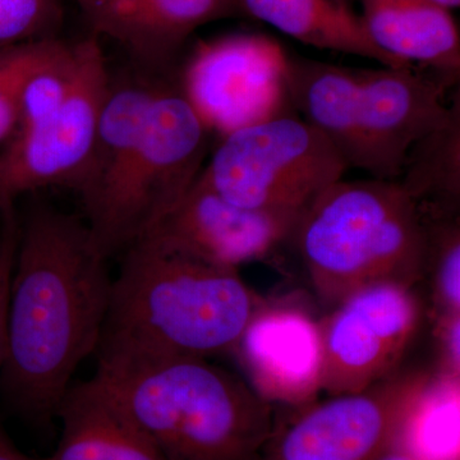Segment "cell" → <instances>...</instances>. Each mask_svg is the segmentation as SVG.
<instances>
[{"label":"cell","mask_w":460,"mask_h":460,"mask_svg":"<svg viewBox=\"0 0 460 460\" xmlns=\"http://www.w3.org/2000/svg\"><path fill=\"white\" fill-rule=\"evenodd\" d=\"M296 222L289 215L232 204L199 175L183 199L140 239L239 270L270 256L289 239Z\"/></svg>","instance_id":"obj_13"},{"label":"cell","mask_w":460,"mask_h":460,"mask_svg":"<svg viewBox=\"0 0 460 460\" xmlns=\"http://www.w3.org/2000/svg\"><path fill=\"white\" fill-rule=\"evenodd\" d=\"M460 378L429 374L411 402L395 449L420 460H459Z\"/></svg>","instance_id":"obj_21"},{"label":"cell","mask_w":460,"mask_h":460,"mask_svg":"<svg viewBox=\"0 0 460 460\" xmlns=\"http://www.w3.org/2000/svg\"><path fill=\"white\" fill-rule=\"evenodd\" d=\"M434 321L438 358L436 374L460 378V314Z\"/></svg>","instance_id":"obj_26"},{"label":"cell","mask_w":460,"mask_h":460,"mask_svg":"<svg viewBox=\"0 0 460 460\" xmlns=\"http://www.w3.org/2000/svg\"><path fill=\"white\" fill-rule=\"evenodd\" d=\"M396 181L423 215L459 217L460 108L411 146Z\"/></svg>","instance_id":"obj_20"},{"label":"cell","mask_w":460,"mask_h":460,"mask_svg":"<svg viewBox=\"0 0 460 460\" xmlns=\"http://www.w3.org/2000/svg\"><path fill=\"white\" fill-rule=\"evenodd\" d=\"M4 316L0 317V366H2L3 353H4Z\"/></svg>","instance_id":"obj_30"},{"label":"cell","mask_w":460,"mask_h":460,"mask_svg":"<svg viewBox=\"0 0 460 460\" xmlns=\"http://www.w3.org/2000/svg\"><path fill=\"white\" fill-rule=\"evenodd\" d=\"M372 41L405 65L459 80L460 36L449 9L432 0H361Z\"/></svg>","instance_id":"obj_15"},{"label":"cell","mask_w":460,"mask_h":460,"mask_svg":"<svg viewBox=\"0 0 460 460\" xmlns=\"http://www.w3.org/2000/svg\"><path fill=\"white\" fill-rule=\"evenodd\" d=\"M432 2L443 5L444 8L449 9V11L453 8H458L460 5V0H432Z\"/></svg>","instance_id":"obj_31"},{"label":"cell","mask_w":460,"mask_h":460,"mask_svg":"<svg viewBox=\"0 0 460 460\" xmlns=\"http://www.w3.org/2000/svg\"><path fill=\"white\" fill-rule=\"evenodd\" d=\"M210 135L181 93L180 75L177 83H162L122 192L91 237L100 255H122L183 199L204 169Z\"/></svg>","instance_id":"obj_6"},{"label":"cell","mask_w":460,"mask_h":460,"mask_svg":"<svg viewBox=\"0 0 460 460\" xmlns=\"http://www.w3.org/2000/svg\"><path fill=\"white\" fill-rule=\"evenodd\" d=\"M165 460H257L274 408L206 358L98 363L91 378Z\"/></svg>","instance_id":"obj_3"},{"label":"cell","mask_w":460,"mask_h":460,"mask_svg":"<svg viewBox=\"0 0 460 460\" xmlns=\"http://www.w3.org/2000/svg\"><path fill=\"white\" fill-rule=\"evenodd\" d=\"M233 353L248 385L271 405L304 408L323 392L320 320L299 302L263 299Z\"/></svg>","instance_id":"obj_12"},{"label":"cell","mask_w":460,"mask_h":460,"mask_svg":"<svg viewBox=\"0 0 460 460\" xmlns=\"http://www.w3.org/2000/svg\"><path fill=\"white\" fill-rule=\"evenodd\" d=\"M247 17L269 23L299 42L376 60L383 66L405 65L377 48L362 17L348 0H241Z\"/></svg>","instance_id":"obj_18"},{"label":"cell","mask_w":460,"mask_h":460,"mask_svg":"<svg viewBox=\"0 0 460 460\" xmlns=\"http://www.w3.org/2000/svg\"><path fill=\"white\" fill-rule=\"evenodd\" d=\"M247 17L241 0H144L115 33L148 71H165L199 27Z\"/></svg>","instance_id":"obj_19"},{"label":"cell","mask_w":460,"mask_h":460,"mask_svg":"<svg viewBox=\"0 0 460 460\" xmlns=\"http://www.w3.org/2000/svg\"><path fill=\"white\" fill-rule=\"evenodd\" d=\"M357 124L365 169L377 180L396 181L416 142L449 122L460 108L459 93L447 104L445 93L459 80L417 66L357 69Z\"/></svg>","instance_id":"obj_11"},{"label":"cell","mask_w":460,"mask_h":460,"mask_svg":"<svg viewBox=\"0 0 460 460\" xmlns=\"http://www.w3.org/2000/svg\"><path fill=\"white\" fill-rule=\"evenodd\" d=\"M289 57L259 33L199 42L180 72L181 93L210 133H230L290 113Z\"/></svg>","instance_id":"obj_7"},{"label":"cell","mask_w":460,"mask_h":460,"mask_svg":"<svg viewBox=\"0 0 460 460\" xmlns=\"http://www.w3.org/2000/svg\"><path fill=\"white\" fill-rule=\"evenodd\" d=\"M0 460H31L21 452L0 420Z\"/></svg>","instance_id":"obj_28"},{"label":"cell","mask_w":460,"mask_h":460,"mask_svg":"<svg viewBox=\"0 0 460 460\" xmlns=\"http://www.w3.org/2000/svg\"><path fill=\"white\" fill-rule=\"evenodd\" d=\"M429 372H396L361 393L305 405L277 431L257 460H377L395 447Z\"/></svg>","instance_id":"obj_10"},{"label":"cell","mask_w":460,"mask_h":460,"mask_svg":"<svg viewBox=\"0 0 460 460\" xmlns=\"http://www.w3.org/2000/svg\"><path fill=\"white\" fill-rule=\"evenodd\" d=\"M98 363L233 352L262 296L237 269L140 239L122 253Z\"/></svg>","instance_id":"obj_2"},{"label":"cell","mask_w":460,"mask_h":460,"mask_svg":"<svg viewBox=\"0 0 460 460\" xmlns=\"http://www.w3.org/2000/svg\"><path fill=\"white\" fill-rule=\"evenodd\" d=\"M377 460H420L416 458V456H411V454L402 452V450L390 449L389 452L384 454L383 456H380Z\"/></svg>","instance_id":"obj_29"},{"label":"cell","mask_w":460,"mask_h":460,"mask_svg":"<svg viewBox=\"0 0 460 460\" xmlns=\"http://www.w3.org/2000/svg\"><path fill=\"white\" fill-rule=\"evenodd\" d=\"M93 35L114 38L120 26L144 0H74Z\"/></svg>","instance_id":"obj_25"},{"label":"cell","mask_w":460,"mask_h":460,"mask_svg":"<svg viewBox=\"0 0 460 460\" xmlns=\"http://www.w3.org/2000/svg\"><path fill=\"white\" fill-rule=\"evenodd\" d=\"M18 242L17 214L0 215V317L7 311Z\"/></svg>","instance_id":"obj_27"},{"label":"cell","mask_w":460,"mask_h":460,"mask_svg":"<svg viewBox=\"0 0 460 460\" xmlns=\"http://www.w3.org/2000/svg\"><path fill=\"white\" fill-rule=\"evenodd\" d=\"M63 0H0V50L54 38Z\"/></svg>","instance_id":"obj_24"},{"label":"cell","mask_w":460,"mask_h":460,"mask_svg":"<svg viewBox=\"0 0 460 460\" xmlns=\"http://www.w3.org/2000/svg\"><path fill=\"white\" fill-rule=\"evenodd\" d=\"M111 75L98 36L81 41L77 83L50 117L14 131L0 147V215L16 213L17 199L53 186L75 190L83 177Z\"/></svg>","instance_id":"obj_8"},{"label":"cell","mask_w":460,"mask_h":460,"mask_svg":"<svg viewBox=\"0 0 460 460\" xmlns=\"http://www.w3.org/2000/svg\"><path fill=\"white\" fill-rule=\"evenodd\" d=\"M160 84L145 75L111 78L89 162L75 189L91 237L105 226L122 192Z\"/></svg>","instance_id":"obj_14"},{"label":"cell","mask_w":460,"mask_h":460,"mask_svg":"<svg viewBox=\"0 0 460 460\" xmlns=\"http://www.w3.org/2000/svg\"><path fill=\"white\" fill-rule=\"evenodd\" d=\"M347 169L319 131L290 113L223 137L199 178L232 204L299 219Z\"/></svg>","instance_id":"obj_5"},{"label":"cell","mask_w":460,"mask_h":460,"mask_svg":"<svg viewBox=\"0 0 460 460\" xmlns=\"http://www.w3.org/2000/svg\"><path fill=\"white\" fill-rule=\"evenodd\" d=\"M66 44L54 36L0 50V147L16 131L18 104L26 81L59 56Z\"/></svg>","instance_id":"obj_23"},{"label":"cell","mask_w":460,"mask_h":460,"mask_svg":"<svg viewBox=\"0 0 460 460\" xmlns=\"http://www.w3.org/2000/svg\"><path fill=\"white\" fill-rule=\"evenodd\" d=\"M420 316L414 287L395 281L362 288L339 302L320 319L323 392L353 394L394 376Z\"/></svg>","instance_id":"obj_9"},{"label":"cell","mask_w":460,"mask_h":460,"mask_svg":"<svg viewBox=\"0 0 460 460\" xmlns=\"http://www.w3.org/2000/svg\"><path fill=\"white\" fill-rule=\"evenodd\" d=\"M290 238L328 307L372 284L416 287L425 279V217L398 181H335L299 217Z\"/></svg>","instance_id":"obj_4"},{"label":"cell","mask_w":460,"mask_h":460,"mask_svg":"<svg viewBox=\"0 0 460 460\" xmlns=\"http://www.w3.org/2000/svg\"><path fill=\"white\" fill-rule=\"evenodd\" d=\"M111 281L83 217L29 206L18 220L0 366V389L21 413L56 416L78 366L98 349Z\"/></svg>","instance_id":"obj_1"},{"label":"cell","mask_w":460,"mask_h":460,"mask_svg":"<svg viewBox=\"0 0 460 460\" xmlns=\"http://www.w3.org/2000/svg\"><path fill=\"white\" fill-rule=\"evenodd\" d=\"M56 416L60 438L45 460H165L93 380L71 384Z\"/></svg>","instance_id":"obj_16"},{"label":"cell","mask_w":460,"mask_h":460,"mask_svg":"<svg viewBox=\"0 0 460 460\" xmlns=\"http://www.w3.org/2000/svg\"><path fill=\"white\" fill-rule=\"evenodd\" d=\"M288 89L293 111L330 142L347 168L365 169L357 124L356 68L290 58Z\"/></svg>","instance_id":"obj_17"},{"label":"cell","mask_w":460,"mask_h":460,"mask_svg":"<svg viewBox=\"0 0 460 460\" xmlns=\"http://www.w3.org/2000/svg\"><path fill=\"white\" fill-rule=\"evenodd\" d=\"M425 278H431L434 320L460 314L459 217H426Z\"/></svg>","instance_id":"obj_22"}]
</instances>
